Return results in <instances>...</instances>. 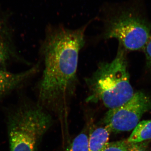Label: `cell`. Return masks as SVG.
<instances>
[{
  "instance_id": "8",
  "label": "cell",
  "mask_w": 151,
  "mask_h": 151,
  "mask_svg": "<svg viewBox=\"0 0 151 151\" xmlns=\"http://www.w3.org/2000/svg\"><path fill=\"white\" fill-rule=\"evenodd\" d=\"M110 131L106 127L95 129L89 135V151H100L109 141Z\"/></svg>"
},
{
  "instance_id": "6",
  "label": "cell",
  "mask_w": 151,
  "mask_h": 151,
  "mask_svg": "<svg viewBox=\"0 0 151 151\" xmlns=\"http://www.w3.org/2000/svg\"><path fill=\"white\" fill-rule=\"evenodd\" d=\"M9 18L0 12V70H8L15 63L31 66L21 56L17 48L13 28Z\"/></svg>"
},
{
  "instance_id": "11",
  "label": "cell",
  "mask_w": 151,
  "mask_h": 151,
  "mask_svg": "<svg viewBox=\"0 0 151 151\" xmlns=\"http://www.w3.org/2000/svg\"><path fill=\"white\" fill-rule=\"evenodd\" d=\"M129 143L127 140L106 143L100 151H128Z\"/></svg>"
},
{
  "instance_id": "1",
  "label": "cell",
  "mask_w": 151,
  "mask_h": 151,
  "mask_svg": "<svg viewBox=\"0 0 151 151\" xmlns=\"http://www.w3.org/2000/svg\"><path fill=\"white\" fill-rule=\"evenodd\" d=\"M89 23L74 29L60 26L47 27L41 45L44 68L37 86V103L45 110L64 111L74 96L79 52Z\"/></svg>"
},
{
  "instance_id": "12",
  "label": "cell",
  "mask_w": 151,
  "mask_h": 151,
  "mask_svg": "<svg viewBox=\"0 0 151 151\" xmlns=\"http://www.w3.org/2000/svg\"><path fill=\"white\" fill-rule=\"evenodd\" d=\"M128 151H149L148 143L146 141L138 143H129Z\"/></svg>"
},
{
  "instance_id": "10",
  "label": "cell",
  "mask_w": 151,
  "mask_h": 151,
  "mask_svg": "<svg viewBox=\"0 0 151 151\" xmlns=\"http://www.w3.org/2000/svg\"><path fill=\"white\" fill-rule=\"evenodd\" d=\"M89 136L85 132L80 133L68 146L65 151H89Z\"/></svg>"
},
{
  "instance_id": "5",
  "label": "cell",
  "mask_w": 151,
  "mask_h": 151,
  "mask_svg": "<svg viewBox=\"0 0 151 151\" xmlns=\"http://www.w3.org/2000/svg\"><path fill=\"white\" fill-rule=\"evenodd\" d=\"M150 109L151 97L141 91L135 92L127 103L108 110L103 123L110 132H130L136 128L143 115Z\"/></svg>"
},
{
  "instance_id": "7",
  "label": "cell",
  "mask_w": 151,
  "mask_h": 151,
  "mask_svg": "<svg viewBox=\"0 0 151 151\" xmlns=\"http://www.w3.org/2000/svg\"><path fill=\"white\" fill-rule=\"evenodd\" d=\"M39 70L38 63L21 72L0 70V101L27 84Z\"/></svg>"
},
{
  "instance_id": "3",
  "label": "cell",
  "mask_w": 151,
  "mask_h": 151,
  "mask_svg": "<svg viewBox=\"0 0 151 151\" xmlns=\"http://www.w3.org/2000/svg\"><path fill=\"white\" fill-rule=\"evenodd\" d=\"M52 123L50 115L37 103L20 101L7 113L10 151H38Z\"/></svg>"
},
{
  "instance_id": "2",
  "label": "cell",
  "mask_w": 151,
  "mask_h": 151,
  "mask_svg": "<svg viewBox=\"0 0 151 151\" xmlns=\"http://www.w3.org/2000/svg\"><path fill=\"white\" fill-rule=\"evenodd\" d=\"M126 50L119 45L116 57L110 62L100 63L86 79L89 90L87 101L102 102L110 109L129 101L135 92L130 84Z\"/></svg>"
},
{
  "instance_id": "13",
  "label": "cell",
  "mask_w": 151,
  "mask_h": 151,
  "mask_svg": "<svg viewBox=\"0 0 151 151\" xmlns=\"http://www.w3.org/2000/svg\"><path fill=\"white\" fill-rule=\"evenodd\" d=\"M143 49L145 54L147 65L151 70V36Z\"/></svg>"
},
{
  "instance_id": "4",
  "label": "cell",
  "mask_w": 151,
  "mask_h": 151,
  "mask_svg": "<svg viewBox=\"0 0 151 151\" xmlns=\"http://www.w3.org/2000/svg\"><path fill=\"white\" fill-rule=\"evenodd\" d=\"M103 11V38L118 40L126 50L144 48L151 36L147 22L130 11H114L106 7Z\"/></svg>"
},
{
  "instance_id": "9",
  "label": "cell",
  "mask_w": 151,
  "mask_h": 151,
  "mask_svg": "<svg viewBox=\"0 0 151 151\" xmlns=\"http://www.w3.org/2000/svg\"><path fill=\"white\" fill-rule=\"evenodd\" d=\"M151 139V119L139 122L127 141L128 143H138Z\"/></svg>"
}]
</instances>
